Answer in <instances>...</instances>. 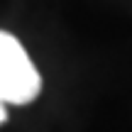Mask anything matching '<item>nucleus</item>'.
<instances>
[{
	"mask_svg": "<svg viewBox=\"0 0 132 132\" xmlns=\"http://www.w3.org/2000/svg\"><path fill=\"white\" fill-rule=\"evenodd\" d=\"M42 90V76L29 61L24 47L10 32H0V100L27 105Z\"/></svg>",
	"mask_w": 132,
	"mask_h": 132,
	"instance_id": "1",
	"label": "nucleus"
},
{
	"mask_svg": "<svg viewBox=\"0 0 132 132\" xmlns=\"http://www.w3.org/2000/svg\"><path fill=\"white\" fill-rule=\"evenodd\" d=\"M5 120H7V113H5V103L0 100V125H3Z\"/></svg>",
	"mask_w": 132,
	"mask_h": 132,
	"instance_id": "2",
	"label": "nucleus"
}]
</instances>
